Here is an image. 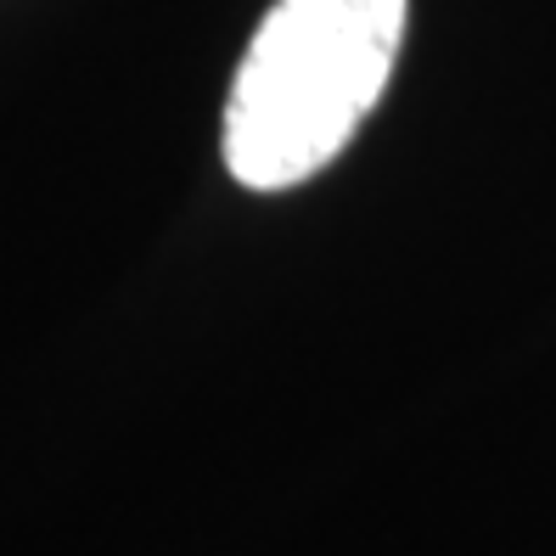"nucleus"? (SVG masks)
<instances>
[{
  "instance_id": "1",
  "label": "nucleus",
  "mask_w": 556,
  "mask_h": 556,
  "mask_svg": "<svg viewBox=\"0 0 556 556\" xmlns=\"http://www.w3.org/2000/svg\"><path fill=\"white\" fill-rule=\"evenodd\" d=\"M410 0H276L231 79L225 169L287 191L332 163L382 102Z\"/></svg>"
}]
</instances>
